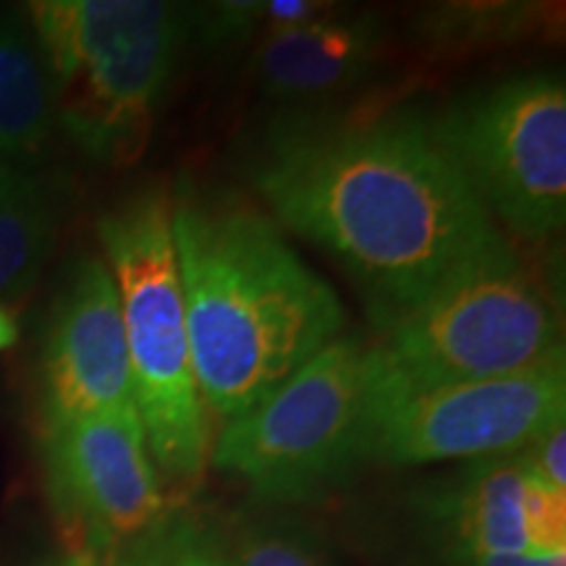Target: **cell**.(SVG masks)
<instances>
[{"mask_svg": "<svg viewBox=\"0 0 566 566\" xmlns=\"http://www.w3.org/2000/svg\"><path fill=\"white\" fill-rule=\"evenodd\" d=\"M250 184L273 221L352 275L380 325L512 250L430 118L409 108L281 124Z\"/></svg>", "mask_w": 566, "mask_h": 566, "instance_id": "cell-1", "label": "cell"}, {"mask_svg": "<svg viewBox=\"0 0 566 566\" xmlns=\"http://www.w3.org/2000/svg\"><path fill=\"white\" fill-rule=\"evenodd\" d=\"M171 229L195 375L218 420L252 412L344 336L338 294L258 205L184 181Z\"/></svg>", "mask_w": 566, "mask_h": 566, "instance_id": "cell-2", "label": "cell"}, {"mask_svg": "<svg viewBox=\"0 0 566 566\" xmlns=\"http://www.w3.org/2000/svg\"><path fill=\"white\" fill-rule=\"evenodd\" d=\"M30 17L59 129L87 160L129 166L150 139L189 13L163 0H42Z\"/></svg>", "mask_w": 566, "mask_h": 566, "instance_id": "cell-3", "label": "cell"}, {"mask_svg": "<svg viewBox=\"0 0 566 566\" xmlns=\"http://www.w3.org/2000/svg\"><path fill=\"white\" fill-rule=\"evenodd\" d=\"M129 349L134 405L160 478L192 485L210 462L212 433L195 375L179 260L171 229V192L139 189L97 221Z\"/></svg>", "mask_w": 566, "mask_h": 566, "instance_id": "cell-4", "label": "cell"}, {"mask_svg": "<svg viewBox=\"0 0 566 566\" xmlns=\"http://www.w3.org/2000/svg\"><path fill=\"white\" fill-rule=\"evenodd\" d=\"M378 349L338 336L271 399L226 422L210 462L265 501H304L370 459Z\"/></svg>", "mask_w": 566, "mask_h": 566, "instance_id": "cell-5", "label": "cell"}, {"mask_svg": "<svg viewBox=\"0 0 566 566\" xmlns=\"http://www.w3.org/2000/svg\"><path fill=\"white\" fill-rule=\"evenodd\" d=\"M384 328L380 365L399 391L501 378L564 359L562 317L514 250L446 283Z\"/></svg>", "mask_w": 566, "mask_h": 566, "instance_id": "cell-6", "label": "cell"}, {"mask_svg": "<svg viewBox=\"0 0 566 566\" xmlns=\"http://www.w3.org/2000/svg\"><path fill=\"white\" fill-rule=\"evenodd\" d=\"M430 129L509 233L548 242L566 223V87L556 71L509 76L457 97Z\"/></svg>", "mask_w": 566, "mask_h": 566, "instance_id": "cell-7", "label": "cell"}, {"mask_svg": "<svg viewBox=\"0 0 566 566\" xmlns=\"http://www.w3.org/2000/svg\"><path fill=\"white\" fill-rule=\"evenodd\" d=\"M378 349V346H375ZM380 365V354H378ZM566 420V363L533 370L399 391L380 365L370 459L396 467L514 457Z\"/></svg>", "mask_w": 566, "mask_h": 566, "instance_id": "cell-8", "label": "cell"}, {"mask_svg": "<svg viewBox=\"0 0 566 566\" xmlns=\"http://www.w3.org/2000/svg\"><path fill=\"white\" fill-rule=\"evenodd\" d=\"M42 457L55 509L87 543L82 554L160 530L166 493L137 409L45 424Z\"/></svg>", "mask_w": 566, "mask_h": 566, "instance_id": "cell-9", "label": "cell"}, {"mask_svg": "<svg viewBox=\"0 0 566 566\" xmlns=\"http://www.w3.org/2000/svg\"><path fill=\"white\" fill-rule=\"evenodd\" d=\"M129 409L137 405L116 281L103 258H82L48 323L42 415L55 424Z\"/></svg>", "mask_w": 566, "mask_h": 566, "instance_id": "cell-10", "label": "cell"}, {"mask_svg": "<svg viewBox=\"0 0 566 566\" xmlns=\"http://www.w3.org/2000/svg\"><path fill=\"white\" fill-rule=\"evenodd\" d=\"M449 556L566 554V493L520 457L480 459L424 495Z\"/></svg>", "mask_w": 566, "mask_h": 566, "instance_id": "cell-11", "label": "cell"}, {"mask_svg": "<svg viewBox=\"0 0 566 566\" xmlns=\"http://www.w3.org/2000/svg\"><path fill=\"white\" fill-rule=\"evenodd\" d=\"M380 51V21L370 13L344 11L342 17L260 40L252 48L250 71L273 101L307 103L363 82Z\"/></svg>", "mask_w": 566, "mask_h": 566, "instance_id": "cell-12", "label": "cell"}, {"mask_svg": "<svg viewBox=\"0 0 566 566\" xmlns=\"http://www.w3.org/2000/svg\"><path fill=\"white\" fill-rule=\"evenodd\" d=\"M53 87L38 40L19 17H0V155L13 166H40L51 153Z\"/></svg>", "mask_w": 566, "mask_h": 566, "instance_id": "cell-13", "label": "cell"}, {"mask_svg": "<svg viewBox=\"0 0 566 566\" xmlns=\"http://www.w3.org/2000/svg\"><path fill=\"white\" fill-rule=\"evenodd\" d=\"M66 195L51 176L24 174L0 195V304L24 300L59 247Z\"/></svg>", "mask_w": 566, "mask_h": 566, "instance_id": "cell-14", "label": "cell"}, {"mask_svg": "<svg viewBox=\"0 0 566 566\" xmlns=\"http://www.w3.org/2000/svg\"><path fill=\"white\" fill-rule=\"evenodd\" d=\"M210 548L226 566H336L304 533L260 520L233 522Z\"/></svg>", "mask_w": 566, "mask_h": 566, "instance_id": "cell-15", "label": "cell"}, {"mask_svg": "<svg viewBox=\"0 0 566 566\" xmlns=\"http://www.w3.org/2000/svg\"><path fill=\"white\" fill-rule=\"evenodd\" d=\"M535 11H522L520 6H449L428 17L424 34L438 45H483L501 38H516L527 32Z\"/></svg>", "mask_w": 566, "mask_h": 566, "instance_id": "cell-16", "label": "cell"}, {"mask_svg": "<svg viewBox=\"0 0 566 566\" xmlns=\"http://www.w3.org/2000/svg\"><path fill=\"white\" fill-rule=\"evenodd\" d=\"M134 566H226L210 543L189 527L155 530Z\"/></svg>", "mask_w": 566, "mask_h": 566, "instance_id": "cell-17", "label": "cell"}, {"mask_svg": "<svg viewBox=\"0 0 566 566\" xmlns=\"http://www.w3.org/2000/svg\"><path fill=\"white\" fill-rule=\"evenodd\" d=\"M516 457L535 478H541L554 491L566 493V420L530 441Z\"/></svg>", "mask_w": 566, "mask_h": 566, "instance_id": "cell-18", "label": "cell"}, {"mask_svg": "<svg viewBox=\"0 0 566 566\" xmlns=\"http://www.w3.org/2000/svg\"><path fill=\"white\" fill-rule=\"evenodd\" d=\"M454 566H566V554H485L451 556Z\"/></svg>", "mask_w": 566, "mask_h": 566, "instance_id": "cell-19", "label": "cell"}, {"mask_svg": "<svg viewBox=\"0 0 566 566\" xmlns=\"http://www.w3.org/2000/svg\"><path fill=\"white\" fill-rule=\"evenodd\" d=\"M19 334L21 331L17 310L9 307V304H0V352L11 349L19 342Z\"/></svg>", "mask_w": 566, "mask_h": 566, "instance_id": "cell-20", "label": "cell"}, {"mask_svg": "<svg viewBox=\"0 0 566 566\" xmlns=\"http://www.w3.org/2000/svg\"><path fill=\"white\" fill-rule=\"evenodd\" d=\"M24 174H27V168L13 166L11 160H6L3 155H0V195H6L9 189L17 187V184L24 179Z\"/></svg>", "mask_w": 566, "mask_h": 566, "instance_id": "cell-21", "label": "cell"}, {"mask_svg": "<svg viewBox=\"0 0 566 566\" xmlns=\"http://www.w3.org/2000/svg\"><path fill=\"white\" fill-rule=\"evenodd\" d=\"M63 566H134V564H126V562H113V558H105V556H92V554H74L69 556Z\"/></svg>", "mask_w": 566, "mask_h": 566, "instance_id": "cell-22", "label": "cell"}, {"mask_svg": "<svg viewBox=\"0 0 566 566\" xmlns=\"http://www.w3.org/2000/svg\"><path fill=\"white\" fill-rule=\"evenodd\" d=\"M59 566H63V564H59Z\"/></svg>", "mask_w": 566, "mask_h": 566, "instance_id": "cell-23", "label": "cell"}]
</instances>
